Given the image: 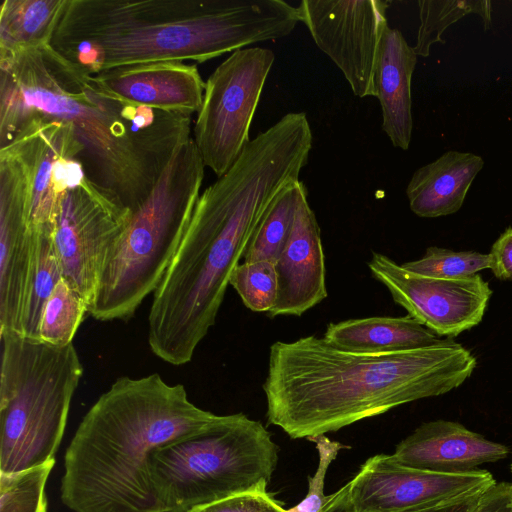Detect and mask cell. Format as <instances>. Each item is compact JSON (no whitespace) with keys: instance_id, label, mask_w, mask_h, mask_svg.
Returning <instances> with one entry per match:
<instances>
[{"instance_id":"cell-1","label":"cell","mask_w":512,"mask_h":512,"mask_svg":"<svg viewBox=\"0 0 512 512\" xmlns=\"http://www.w3.org/2000/svg\"><path fill=\"white\" fill-rule=\"evenodd\" d=\"M311 130L292 115L257 134L200 194L148 315V345L162 361L189 363L215 324L233 270L275 196L299 180Z\"/></svg>"},{"instance_id":"cell-2","label":"cell","mask_w":512,"mask_h":512,"mask_svg":"<svg viewBox=\"0 0 512 512\" xmlns=\"http://www.w3.org/2000/svg\"><path fill=\"white\" fill-rule=\"evenodd\" d=\"M31 118L68 123L87 178L131 212L192 137V116L128 101L50 45L0 58V141Z\"/></svg>"},{"instance_id":"cell-3","label":"cell","mask_w":512,"mask_h":512,"mask_svg":"<svg viewBox=\"0 0 512 512\" xmlns=\"http://www.w3.org/2000/svg\"><path fill=\"white\" fill-rule=\"evenodd\" d=\"M477 366L451 338L390 353H358L314 335L270 347L263 391L269 423L293 439L335 432L400 405L446 394Z\"/></svg>"},{"instance_id":"cell-4","label":"cell","mask_w":512,"mask_h":512,"mask_svg":"<svg viewBox=\"0 0 512 512\" xmlns=\"http://www.w3.org/2000/svg\"><path fill=\"white\" fill-rule=\"evenodd\" d=\"M283 0H68L50 46L90 74L161 61L202 63L289 35Z\"/></svg>"},{"instance_id":"cell-5","label":"cell","mask_w":512,"mask_h":512,"mask_svg":"<svg viewBox=\"0 0 512 512\" xmlns=\"http://www.w3.org/2000/svg\"><path fill=\"white\" fill-rule=\"evenodd\" d=\"M158 373L122 376L80 422L64 458L62 503L73 512H159L151 459L160 447L219 419Z\"/></svg>"},{"instance_id":"cell-6","label":"cell","mask_w":512,"mask_h":512,"mask_svg":"<svg viewBox=\"0 0 512 512\" xmlns=\"http://www.w3.org/2000/svg\"><path fill=\"white\" fill-rule=\"evenodd\" d=\"M204 168L192 137L176 149L110 256L89 310L94 319L127 321L156 291L200 196Z\"/></svg>"},{"instance_id":"cell-7","label":"cell","mask_w":512,"mask_h":512,"mask_svg":"<svg viewBox=\"0 0 512 512\" xmlns=\"http://www.w3.org/2000/svg\"><path fill=\"white\" fill-rule=\"evenodd\" d=\"M1 336L0 473L55 460L83 365L73 343Z\"/></svg>"},{"instance_id":"cell-8","label":"cell","mask_w":512,"mask_h":512,"mask_svg":"<svg viewBox=\"0 0 512 512\" xmlns=\"http://www.w3.org/2000/svg\"><path fill=\"white\" fill-rule=\"evenodd\" d=\"M278 446L259 421L220 415L207 428L157 449L151 482L159 512H190L227 497L267 491Z\"/></svg>"},{"instance_id":"cell-9","label":"cell","mask_w":512,"mask_h":512,"mask_svg":"<svg viewBox=\"0 0 512 512\" xmlns=\"http://www.w3.org/2000/svg\"><path fill=\"white\" fill-rule=\"evenodd\" d=\"M274 60L270 49L243 48L232 52L205 82L192 138L205 167L217 178L250 141V126Z\"/></svg>"},{"instance_id":"cell-10","label":"cell","mask_w":512,"mask_h":512,"mask_svg":"<svg viewBox=\"0 0 512 512\" xmlns=\"http://www.w3.org/2000/svg\"><path fill=\"white\" fill-rule=\"evenodd\" d=\"M132 212L87 176L62 195L53 240L65 279L90 307L110 259Z\"/></svg>"},{"instance_id":"cell-11","label":"cell","mask_w":512,"mask_h":512,"mask_svg":"<svg viewBox=\"0 0 512 512\" xmlns=\"http://www.w3.org/2000/svg\"><path fill=\"white\" fill-rule=\"evenodd\" d=\"M389 5L383 0H303L297 7L315 44L360 98L376 97L375 69Z\"/></svg>"},{"instance_id":"cell-12","label":"cell","mask_w":512,"mask_h":512,"mask_svg":"<svg viewBox=\"0 0 512 512\" xmlns=\"http://www.w3.org/2000/svg\"><path fill=\"white\" fill-rule=\"evenodd\" d=\"M368 268L395 303L438 337L452 338L477 326L492 295L478 274L455 279L421 275L378 252L372 253Z\"/></svg>"},{"instance_id":"cell-13","label":"cell","mask_w":512,"mask_h":512,"mask_svg":"<svg viewBox=\"0 0 512 512\" xmlns=\"http://www.w3.org/2000/svg\"><path fill=\"white\" fill-rule=\"evenodd\" d=\"M495 483L485 469L433 472L377 454L348 482L349 507L351 512H404L480 494Z\"/></svg>"},{"instance_id":"cell-14","label":"cell","mask_w":512,"mask_h":512,"mask_svg":"<svg viewBox=\"0 0 512 512\" xmlns=\"http://www.w3.org/2000/svg\"><path fill=\"white\" fill-rule=\"evenodd\" d=\"M27 189V178L19 161L0 150V334L22 335L32 257Z\"/></svg>"},{"instance_id":"cell-15","label":"cell","mask_w":512,"mask_h":512,"mask_svg":"<svg viewBox=\"0 0 512 512\" xmlns=\"http://www.w3.org/2000/svg\"><path fill=\"white\" fill-rule=\"evenodd\" d=\"M278 293L270 317L301 316L327 297L320 227L307 196L300 202L287 244L275 261Z\"/></svg>"},{"instance_id":"cell-16","label":"cell","mask_w":512,"mask_h":512,"mask_svg":"<svg viewBox=\"0 0 512 512\" xmlns=\"http://www.w3.org/2000/svg\"><path fill=\"white\" fill-rule=\"evenodd\" d=\"M509 448L449 420L421 424L392 454L399 462L422 470L460 473L507 458Z\"/></svg>"},{"instance_id":"cell-17","label":"cell","mask_w":512,"mask_h":512,"mask_svg":"<svg viewBox=\"0 0 512 512\" xmlns=\"http://www.w3.org/2000/svg\"><path fill=\"white\" fill-rule=\"evenodd\" d=\"M95 77L128 101L187 116L198 113L205 91L197 65L184 61L120 66Z\"/></svg>"},{"instance_id":"cell-18","label":"cell","mask_w":512,"mask_h":512,"mask_svg":"<svg viewBox=\"0 0 512 512\" xmlns=\"http://www.w3.org/2000/svg\"><path fill=\"white\" fill-rule=\"evenodd\" d=\"M417 54L400 30L387 26L382 34L375 69V90L382 111V128L394 147L410 146L413 118L411 81Z\"/></svg>"},{"instance_id":"cell-19","label":"cell","mask_w":512,"mask_h":512,"mask_svg":"<svg viewBox=\"0 0 512 512\" xmlns=\"http://www.w3.org/2000/svg\"><path fill=\"white\" fill-rule=\"evenodd\" d=\"M483 166L480 155L451 150L418 168L406 188L411 211L423 218L458 212Z\"/></svg>"},{"instance_id":"cell-20","label":"cell","mask_w":512,"mask_h":512,"mask_svg":"<svg viewBox=\"0 0 512 512\" xmlns=\"http://www.w3.org/2000/svg\"><path fill=\"white\" fill-rule=\"evenodd\" d=\"M323 338L358 353H390L427 347L441 339L410 315L373 316L330 323Z\"/></svg>"},{"instance_id":"cell-21","label":"cell","mask_w":512,"mask_h":512,"mask_svg":"<svg viewBox=\"0 0 512 512\" xmlns=\"http://www.w3.org/2000/svg\"><path fill=\"white\" fill-rule=\"evenodd\" d=\"M68 0H3L0 58L51 44Z\"/></svg>"},{"instance_id":"cell-22","label":"cell","mask_w":512,"mask_h":512,"mask_svg":"<svg viewBox=\"0 0 512 512\" xmlns=\"http://www.w3.org/2000/svg\"><path fill=\"white\" fill-rule=\"evenodd\" d=\"M53 228L29 231L32 257L22 312V336L39 340V323L44 305L63 278L53 240Z\"/></svg>"},{"instance_id":"cell-23","label":"cell","mask_w":512,"mask_h":512,"mask_svg":"<svg viewBox=\"0 0 512 512\" xmlns=\"http://www.w3.org/2000/svg\"><path fill=\"white\" fill-rule=\"evenodd\" d=\"M307 189L300 180L286 185L272 200L253 231L243 254L244 262H275L290 237L297 208Z\"/></svg>"},{"instance_id":"cell-24","label":"cell","mask_w":512,"mask_h":512,"mask_svg":"<svg viewBox=\"0 0 512 512\" xmlns=\"http://www.w3.org/2000/svg\"><path fill=\"white\" fill-rule=\"evenodd\" d=\"M420 25L413 47L417 56L427 57L433 44L445 41L442 34L453 23L467 14L481 17L484 29L491 27V2L480 0L443 1L421 0L417 2Z\"/></svg>"},{"instance_id":"cell-25","label":"cell","mask_w":512,"mask_h":512,"mask_svg":"<svg viewBox=\"0 0 512 512\" xmlns=\"http://www.w3.org/2000/svg\"><path fill=\"white\" fill-rule=\"evenodd\" d=\"M87 312L86 301L62 278L44 305L38 328L39 340L54 346L73 343Z\"/></svg>"},{"instance_id":"cell-26","label":"cell","mask_w":512,"mask_h":512,"mask_svg":"<svg viewBox=\"0 0 512 512\" xmlns=\"http://www.w3.org/2000/svg\"><path fill=\"white\" fill-rule=\"evenodd\" d=\"M55 460L28 470L0 473V512H47L45 485Z\"/></svg>"},{"instance_id":"cell-27","label":"cell","mask_w":512,"mask_h":512,"mask_svg":"<svg viewBox=\"0 0 512 512\" xmlns=\"http://www.w3.org/2000/svg\"><path fill=\"white\" fill-rule=\"evenodd\" d=\"M229 285L244 305L254 312H269L275 305L278 280L275 262L268 260L239 263L233 270Z\"/></svg>"},{"instance_id":"cell-28","label":"cell","mask_w":512,"mask_h":512,"mask_svg":"<svg viewBox=\"0 0 512 512\" xmlns=\"http://www.w3.org/2000/svg\"><path fill=\"white\" fill-rule=\"evenodd\" d=\"M401 265L417 274L455 279L488 269L489 256L476 251H453L432 246L426 249L422 258Z\"/></svg>"},{"instance_id":"cell-29","label":"cell","mask_w":512,"mask_h":512,"mask_svg":"<svg viewBox=\"0 0 512 512\" xmlns=\"http://www.w3.org/2000/svg\"><path fill=\"white\" fill-rule=\"evenodd\" d=\"M313 442L318 452V465L313 476L309 477L308 492L301 502L286 512H322L333 494L325 495V479L330 464L336 459L341 449L347 448L341 443L319 435L308 439Z\"/></svg>"},{"instance_id":"cell-30","label":"cell","mask_w":512,"mask_h":512,"mask_svg":"<svg viewBox=\"0 0 512 512\" xmlns=\"http://www.w3.org/2000/svg\"><path fill=\"white\" fill-rule=\"evenodd\" d=\"M268 491L246 492L198 507L190 512H286Z\"/></svg>"},{"instance_id":"cell-31","label":"cell","mask_w":512,"mask_h":512,"mask_svg":"<svg viewBox=\"0 0 512 512\" xmlns=\"http://www.w3.org/2000/svg\"><path fill=\"white\" fill-rule=\"evenodd\" d=\"M489 269L500 280H512V227H508L493 243Z\"/></svg>"},{"instance_id":"cell-32","label":"cell","mask_w":512,"mask_h":512,"mask_svg":"<svg viewBox=\"0 0 512 512\" xmlns=\"http://www.w3.org/2000/svg\"><path fill=\"white\" fill-rule=\"evenodd\" d=\"M475 512H512V483L492 485L481 495Z\"/></svg>"},{"instance_id":"cell-33","label":"cell","mask_w":512,"mask_h":512,"mask_svg":"<svg viewBox=\"0 0 512 512\" xmlns=\"http://www.w3.org/2000/svg\"><path fill=\"white\" fill-rule=\"evenodd\" d=\"M483 493L460 497L439 504L404 512H475Z\"/></svg>"},{"instance_id":"cell-34","label":"cell","mask_w":512,"mask_h":512,"mask_svg":"<svg viewBox=\"0 0 512 512\" xmlns=\"http://www.w3.org/2000/svg\"><path fill=\"white\" fill-rule=\"evenodd\" d=\"M349 484L347 483L339 490L333 493L332 499L322 510V512H349V498H348Z\"/></svg>"},{"instance_id":"cell-35","label":"cell","mask_w":512,"mask_h":512,"mask_svg":"<svg viewBox=\"0 0 512 512\" xmlns=\"http://www.w3.org/2000/svg\"><path fill=\"white\" fill-rule=\"evenodd\" d=\"M510 469H511V473H512V464H511V468Z\"/></svg>"}]
</instances>
